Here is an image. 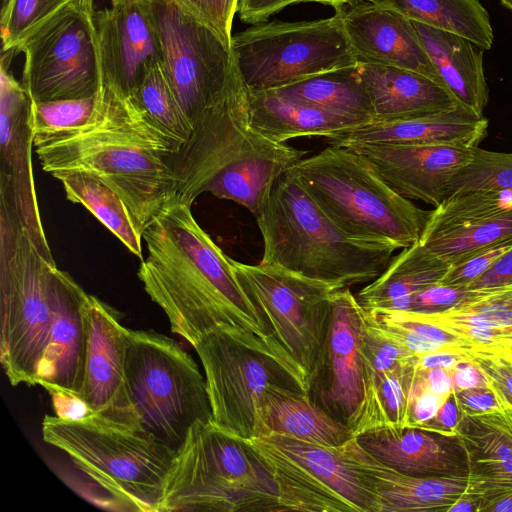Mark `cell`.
Masks as SVG:
<instances>
[{
    "mask_svg": "<svg viewBox=\"0 0 512 512\" xmlns=\"http://www.w3.org/2000/svg\"><path fill=\"white\" fill-rule=\"evenodd\" d=\"M497 399L512 406V348L479 349L467 355Z\"/></svg>",
    "mask_w": 512,
    "mask_h": 512,
    "instance_id": "obj_44",
    "label": "cell"
},
{
    "mask_svg": "<svg viewBox=\"0 0 512 512\" xmlns=\"http://www.w3.org/2000/svg\"><path fill=\"white\" fill-rule=\"evenodd\" d=\"M85 370L79 397L92 412L140 424L125 386V359L130 329L117 313L90 295ZM141 425V424H140Z\"/></svg>",
    "mask_w": 512,
    "mask_h": 512,
    "instance_id": "obj_21",
    "label": "cell"
},
{
    "mask_svg": "<svg viewBox=\"0 0 512 512\" xmlns=\"http://www.w3.org/2000/svg\"><path fill=\"white\" fill-rule=\"evenodd\" d=\"M66 198L84 206L121 243L140 260L143 232L122 198L99 179L83 173L73 172L57 177Z\"/></svg>",
    "mask_w": 512,
    "mask_h": 512,
    "instance_id": "obj_37",
    "label": "cell"
},
{
    "mask_svg": "<svg viewBox=\"0 0 512 512\" xmlns=\"http://www.w3.org/2000/svg\"><path fill=\"white\" fill-rule=\"evenodd\" d=\"M360 1H369V0H302V2H317L321 4H326L333 6L335 9L342 8L346 4H353Z\"/></svg>",
    "mask_w": 512,
    "mask_h": 512,
    "instance_id": "obj_59",
    "label": "cell"
},
{
    "mask_svg": "<svg viewBox=\"0 0 512 512\" xmlns=\"http://www.w3.org/2000/svg\"><path fill=\"white\" fill-rule=\"evenodd\" d=\"M355 438L374 459L406 475H468L466 451L456 434L405 427L375 430Z\"/></svg>",
    "mask_w": 512,
    "mask_h": 512,
    "instance_id": "obj_25",
    "label": "cell"
},
{
    "mask_svg": "<svg viewBox=\"0 0 512 512\" xmlns=\"http://www.w3.org/2000/svg\"><path fill=\"white\" fill-rule=\"evenodd\" d=\"M71 0H5L1 10L2 51L20 44Z\"/></svg>",
    "mask_w": 512,
    "mask_h": 512,
    "instance_id": "obj_43",
    "label": "cell"
},
{
    "mask_svg": "<svg viewBox=\"0 0 512 512\" xmlns=\"http://www.w3.org/2000/svg\"><path fill=\"white\" fill-rule=\"evenodd\" d=\"M48 393L52 399L55 416L59 418L78 419L92 413L86 403L77 395L61 391Z\"/></svg>",
    "mask_w": 512,
    "mask_h": 512,
    "instance_id": "obj_52",
    "label": "cell"
},
{
    "mask_svg": "<svg viewBox=\"0 0 512 512\" xmlns=\"http://www.w3.org/2000/svg\"><path fill=\"white\" fill-rule=\"evenodd\" d=\"M451 265L419 242L403 248L355 296L364 309H409L415 294L439 283Z\"/></svg>",
    "mask_w": 512,
    "mask_h": 512,
    "instance_id": "obj_32",
    "label": "cell"
},
{
    "mask_svg": "<svg viewBox=\"0 0 512 512\" xmlns=\"http://www.w3.org/2000/svg\"><path fill=\"white\" fill-rule=\"evenodd\" d=\"M194 349L204 370L212 421L242 439L254 437L256 405L269 385L308 393L305 378L291 361L247 330L220 325Z\"/></svg>",
    "mask_w": 512,
    "mask_h": 512,
    "instance_id": "obj_10",
    "label": "cell"
},
{
    "mask_svg": "<svg viewBox=\"0 0 512 512\" xmlns=\"http://www.w3.org/2000/svg\"><path fill=\"white\" fill-rule=\"evenodd\" d=\"M290 169L350 237L396 249L419 241L431 211L398 194L352 150L329 145Z\"/></svg>",
    "mask_w": 512,
    "mask_h": 512,
    "instance_id": "obj_6",
    "label": "cell"
},
{
    "mask_svg": "<svg viewBox=\"0 0 512 512\" xmlns=\"http://www.w3.org/2000/svg\"><path fill=\"white\" fill-rule=\"evenodd\" d=\"M125 386L141 426L177 451L198 421H211L205 376L173 339L154 331L130 330Z\"/></svg>",
    "mask_w": 512,
    "mask_h": 512,
    "instance_id": "obj_9",
    "label": "cell"
},
{
    "mask_svg": "<svg viewBox=\"0 0 512 512\" xmlns=\"http://www.w3.org/2000/svg\"><path fill=\"white\" fill-rule=\"evenodd\" d=\"M512 238V193L477 190L444 199L419 243L449 265Z\"/></svg>",
    "mask_w": 512,
    "mask_h": 512,
    "instance_id": "obj_19",
    "label": "cell"
},
{
    "mask_svg": "<svg viewBox=\"0 0 512 512\" xmlns=\"http://www.w3.org/2000/svg\"><path fill=\"white\" fill-rule=\"evenodd\" d=\"M306 154L253 127L246 89L212 104L194 120L190 136L172 158L175 187L171 200L192 207L216 175L239 161L263 157L291 167Z\"/></svg>",
    "mask_w": 512,
    "mask_h": 512,
    "instance_id": "obj_13",
    "label": "cell"
},
{
    "mask_svg": "<svg viewBox=\"0 0 512 512\" xmlns=\"http://www.w3.org/2000/svg\"><path fill=\"white\" fill-rule=\"evenodd\" d=\"M477 190L512 193V153L473 147L471 160L451 181L447 197Z\"/></svg>",
    "mask_w": 512,
    "mask_h": 512,
    "instance_id": "obj_42",
    "label": "cell"
},
{
    "mask_svg": "<svg viewBox=\"0 0 512 512\" xmlns=\"http://www.w3.org/2000/svg\"><path fill=\"white\" fill-rule=\"evenodd\" d=\"M100 89L137 99L147 74L162 63L161 42L142 0H111L95 10Z\"/></svg>",
    "mask_w": 512,
    "mask_h": 512,
    "instance_id": "obj_17",
    "label": "cell"
},
{
    "mask_svg": "<svg viewBox=\"0 0 512 512\" xmlns=\"http://www.w3.org/2000/svg\"><path fill=\"white\" fill-rule=\"evenodd\" d=\"M14 209L0 199V361L11 385H37L51 327L50 273Z\"/></svg>",
    "mask_w": 512,
    "mask_h": 512,
    "instance_id": "obj_7",
    "label": "cell"
},
{
    "mask_svg": "<svg viewBox=\"0 0 512 512\" xmlns=\"http://www.w3.org/2000/svg\"><path fill=\"white\" fill-rule=\"evenodd\" d=\"M271 91L284 98L342 116L359 126L375 120L372 101L359 74L358 63L320 73Z\"/></svg>",
    "mask_w": 512,
    "mask_h": 512,
    "instance_id": "obj_35",
    "label": "cell"
},
{
    "mask_svg": "<svg viewBox=\"0 0 512 512\" xmlns=\"http://www.w3.org/2000/svg\"><path fill=\"white\" fill-rule=\"evenodd\" d=\"M42 437L65 452L124 510L160 512L166 476L176 451L140 424L96 412L78 419L45 416Z\"/></svg>",
    "mask_w": 512,
    "mask_h": 512,
    "instance_id": "obj_4",
    "label": "cell"
},
{
    "mask_svg": "<svg viewBox=\"0 0 512 512\" xmlns=\"http://www.w3.org/2000/svg\"><path fill=\"white\" fill-rule=\"evenodd\" d=\"M358 70L372 101L374 121L423 116L461 105L448 90L420 73L362 63Z\"/></svg>",
    "mask_w": 512,
    "mask_h": 512,
    "instance_id": "obj_28",
    "label": "cell"
},
{
    "mask_svg": "<svg viewBox=\"0 0 512 512\" xmlns=\"http://www.w3.org/2000/svg\"><path fill=\"white\" fill-rule=\"evenodd\" d=\"M512 247V238L479 251L465 260L453 264L439 283L468 288Z\"/></svg>",
    "mask_w": 512,
    "mask_h": 512,
    "instance_id": "obj_46",
    "label": "cell"
},
{
    "mask_svg": "<svg viewBox=\"0 0 512 512\" xmlns=\"http://www.w3.org/2000/svg\"><path fill=\"white\" fill-rule=\"evenodd\" d=\"M487 128L488 120L483 115L458 105L450 110L423 116L373 121L331 136L327 138V143L332 146L390 143L478 147L487 134Z\"/></svg>",
    "mask_w": 512,
    "mask_h": 512,
    "instance_id": "obj_26",
    "label": "cell"
},
{
    "mask_svg": "<svg viewBox=\"0 0 512 512\" xmlns=\"http://www.w3.org/2000/svg\"><path fill=\"white\" fill-rule=\"evenodd\" d=\"M375 489L374 512H448L468 494V475L416 477L395 471L368 453Z\"/></svg>",
    "mask_w": 512,
    "mask_h": 512,
    "instance_id": "obj_31",
    "label": "cell"
},
{
    "mask_svg": "<svg viewBox=\"0 0 512 512\" xmlns=\"http://www.w3.org/2000/svg\"><path fill=\"white\" fill-rule=\"evenodd\" d=\"M470 292V289L467 288H458L436 283L415 294L411 300L409 310H444L467 299Z\"/></svg>",
    "mask_w": 512,
    "mask_h": 512,
    "instance_id": "obj_47",
    "label": "cell"
},
{
    "mask_svg": "<svg viewBox=\"0 0 512 512\" xmlns=\"http://www.w3.org/2000/svg\"><path fill=\"white\" fill-rule=\"evenodd\" d=\"M13 51L0 69V199L5 200L29 230L36 246L55 262L43 229L35 190L30 126V98L9 71Z\"/></svg>",
    "mask_w": 512,
    "mask_h": 512,
    "instance_id": "obj_18",
    "label": "cell"
},
{
    "mask_svg": "<svg viewBox=\"0 0 512 512\" xmlns=\"http://www.w3.org/2000/svg\"><path fill=\"white\" fill-rule=\"evenodd\" d=\"M361 156L401 196L437 207L451 181L471 160L473 147L451 144L353 143Z\"/></svg>",
    "mask_w": 512,
    "mask_h": 512,
    "instance_id": "obj_20",
    "label": "cell"
},
{
    "mask_svg": "<svg viewBox=\"0 0 512 512\" xmlns=\"http://www.w3.org/2000/svg\"><path fill=\"white\" fill-rule=\"evenodd\" d=\"M481 506V500L466 495L456 500L448 512H480Z\"/></svg>",
    "mask_w": 512,
    "mask_h": 512,
    "instance_id": "obj_58",
    "label": "cell"
},
{
    "mask_svg": "<svg viewBox=\"0 0 512 512\" xmlns=\"http://www.w3.org/2000/svg\"><path fill=\"white\" fill-rule=\"evenodd\" d=\"M417 360L363 378V394L349 425L356 437L380 429L410 426L411 391Z\"/></svg>",
    "mask_w": 512,
    "mask_h": 512,
    "instance_id": "obj_34",
    "label": "cell"
},
{
    "mask_svg": "<svg viewBox=\"0 0 512 512\" xmlns=\"http://www.w3.org/2000/svg\"><path fill=\"white\" fill-rule=\"evenodd\" d=\"M417 377L421 380L426 389L435 394L448 396L453 391V382L450 370L443 368H417Z\"/></svg>",
    "mask_w": 512,
    "mask_h": 512,
    "instance_id": "obj_55",
    "label": "cell"
},
{
    "mask_svg": "<svg viewBox=\"0 0 512 512\" xmlns=\"http://www.w3.org/2000/svg\"><path fill=\"white\" fill-rule=\"evenodd\" d=\"M480 512H512V490L483 503Z\"/></svg>",
    "mask_w": 512,
    "mask_h": 512,
    "instance_id": "obj_57",
    "label": "cell"
},
{
    "mask_svg": "<svg viewBox=\"0 0 512 512\" xmlns=\"http://www.w3.org/2000/svg\"><path fill=\"white\" fill-rule=\"evenodd\" d=\"M512 286V247L467 289L483 290Z\"/></svg>",
    "mask_w": 512,
    "mask_h": 512,
    "instance_id": "obj_49",
    "label": "cell"
},
{
    "mask_svg": "<svg viewBox=\"0 0 512 512\" xmlns=\"http://www.w3.org/2000/svg\"><path fill=\"white\" fill-rule=\"evenodd\" d=\"M158 33L162 68L191 125L207 107L246 90L231 47L173 0H142Z\"/></svg>",
    "mask_w": 512,
    "mask_h": 512,
    "instance_id": "obj_14",
    "label": "cell"
},
{
    "mask_svg": "<svg viewBox=\"0 0 512 512\" xmlns=\"http://www.w3.org/2000/svg\"><path fill=\"white\" fill-rule=\"evenodd\" d=\"M137 99L147 115L180 146L188 139L192 125L170 88L162 63L147 74Z\"/></svg>",
    "mask_w": 512,
    "mask_h": 512,
    "instance_id": "obj_41",
    "label": "cell"
},
{
    "mask_svg": "<svg viewBox=\"0 0 512 512\" xmlns=\"http://www.w3.org/2000/svg\"><path fill=\"white\" fill-rule=\"evenodd\" d=\"M231 263L271 339L308 388L328 330L333 294L341 288L276 265Z\"/></svg>",
    "mask_w": 512,
    "mask_h": 512,
    "instance_id": "obj_12",
    "label": "cell"
},
{
    "mask_svg": "<svg viewBox=\"0 0 512 512\" xmlns=\"http://www.w3.org/2000/svg\"><path fill=\"white\" fill-rule=\"evenodd\" d=\"M180 144L142 109L138 99L99 88L87 125L35 148L53 177L83 172L108 185L146 228L173 198L172 158Z\"/></svg>",
    "mask_w": 512,
    "mask_h": 512,
    "instance_id": "obj_2",
    "label": "cell"
},
{
    "mask_svg": "<svg viewBox=\"0 0 512 512\" xmlns=\"http://www.w3.org/2000/svg\"><path fill=\"white\" fill-rule=\"evenodd\" d=\"M364 308L349 287L338 289L326 337L308 383V395L349 427L363 394Z\"/></svg>",
    "mask_w": 512,
    "mask_h": 512,
    "instance_id": "obj_16",
    "label": "cell"
},
{
    "mask_svg": "<svg viewBox=\"0 0 512 512\" xmlns=\"http://www.w3.org/2000/svg\"><path fill=\"white\" fill-rule=\"evenodd\" d=\"M460 414L458 403L452 391L425 430L454 435Z\"/></svg>",
    "mask_w": 512,
    "mask_h": 512,
    "instance_id": "obj_53",
    "label": "cell"
},
{
    "mask_svg": "<svg viewBox=\"0 0 512 512\" xmlns=\"http://www.w3.org/2000/svg\"><path fill=\"white\" fill-rule=\"evenodd\" d=\"M275 485L279 512H374L368 453L356 438L324 446L282 435L247 439Z\"/></svg>",
    "mask_w": 512,
    "mask_h": 512,
    "instance_id": "obj_8",
    "label": "cell"
},
{
    "mask_svg": "<svg viewBox=\"0 0 512 512\" xmlns=\"http://www.w3.org/2000/svg\"><path fill=\"white\" fill-rule=\"evenodd\" d=\"M183 11L209 28L231 47L232 23L239 0H173Z\"/></svg>",
    "mask_w": 512,
    "mask_h": 512,
    "instance_id": "obj_45",
    "label": "cell"
},
{
    "mask_svg": "<svg viewBox=\"0 0 512 512\" xmlns=\"http://www.w3.org/2000/svg\"><path fill=\"white\" fill-rule=\"evenodd\" d=\"M95 107L96 95L79 99L30 100L34 147L84 127L91 120Z\"/></svg>",
    "mask_w": 512,
    "mask_h": 512,
    "instance_id": "obj_40",
    "label": "cell"
},
{
    "mask_svg": "<svg viewBox=\"0 0 512 512\" xmlns=\"http://www.w3.org/2000/svg\"><path fill=\"white\" fill-rule=\"evenodd\" d=\"M365 311L392 340L417 357L442 349L464 355L477 350L467 340L426 320L418 311L380 308Z\"/></svg>",
    "mask_w": 512,
    "mask_h": 512,
    "instance_id": "obj_38",
    "label": "cell"
},
{
    "mask_svg": "<svg viewBox=\"0 0 512 512\" xmlns=\"http://www.w3.org/2000/svg\"><path fill=\"white\" fill-rule=\"evenodd\" d=\"M94 0H71L16 52L25 56L22 85L30 100L89 98L100 88Z\"/></svg>",
    "mask_w": 512,
    "mask_h": 512,
    "instance_id": "obj_15",
    "label": "cell"
},
{
    "mask_svg": "<svg viewBox=\"0 0 512 512\" xmlns=\"http://www.w3.org/2000/svg\"><path fill=\"white\" fill-rule=\"evenodd\" d=\"M302 0H239L238 12L242 21L260 24L272 14Z\"/></svg>",
    "mask_w": 512,
    "mask_h": 512,
    "instance_id": "obj_50",
    "label": "cell"
},
{
    "mask_svg": "<svg viewBox=\"0 0 512 512\" xmlns=\"http://www.w3.org/2000/svg\"><path fill=\"white\" fill-rule=\"evenodd\" d=\"M448 396H441L426 389L416 373L411 391L409 427L425 429Z\"/></svg>",
    "mask_w": 512,
    "mask_h": 512,
    "instance_id": "obj_48",
    "label": "cell"
},
{
    "mask_svg": "<svg viewBox=\"0 0 512 512\" xmlns=\"http://www.w3.org/2000/svg\"><path fill=\"white\" fill-rule=\"evenodd\" d=\"M231 49L250 92L357 65L340 8L325 19L254 25L232 36Z\"/></svg>",
    "mask_w": 512,
    "mask_h": 512,
    "instance_id": "obj_11",
    "label": "cell"
},
{
    "mask_svg": "<svg viewBox=\"0 0 512 512\" xmlns=\"http://www.w3.org/2000/svg\"><path fill=\"white\" fill-rule=\"evenodd\" d=\"M470 291L453 307L419 313L476 349L512 348V286Z\"/></svg>",
    "mask_w": 512,
    "mask_h": 512,
    "instance_id": "obj_30",
    "label": "cell"
},
{
    "mask_svg": "<svg viewBox=\"0 0 512 512\" xmlns=\"http://www.w3.org/2000/svg\"><path fill=\"white\" fill-rule=\"evenodd\" d=\"M282 435L324 446H340L355 438L350 428L319 407L308 395L269 385L256 405L254 437Z\"/></svg>",
    "mask_w": 512,
    "mask_h": 512,
    "instance_id": "obj_27",
    "label": "cell"
},
{
    "mask_svg": "<svg viewBox=\"0 0 512 512\" xmlns=\"http://www.w3.org/2000/svg\"><path fill=\"white\" fill-rule=\"evenodd\" d=\"M51 327L37 385L79 396L85 370L90 295L57 266L50 273Z\"/></svg>",
    "mask_w": 512,
    "mask_h": 512,
    "instance_id": "obj_22",
    "label": "cell"
},
{
    "mask_svg": "<svg viewBox=\"0 0 512 512\" xmlns=\"http://www.w3.org/2000/svg\"><path fill=\"white\" fill-rule=\"evenodd\" d=\"M256 221L263 239L260 264L276 265L339 288L373 281L397 250L344 233L290 168L276 180Z\"/></svg>",
    "mask_w": 512,
    "mask_h": 512,
    "instance_id": "obj_3",
    "label": "cell"
},
{
    "mask_svg": "<svg viewBox=\"0 0 512 512\" xmlns=\"http://www.w3.org/2000/svg\"><path fill=\"white\" fill-rule=\"evenodd\" d=\"M143 240L147 256L137 275L174 334L194 347L210 330L229 325L277 347L239 284L231 258L200 227L191 206L170 200Z\"/></svg>",
    "mask_w": 512,
    "mask_h": 512,
    "instance_id": "obj_1",
    "label": "cell"
},
{
    "mask_svg": "<svg viewBox=\"0 0 512 512\" xmlns=\"http://www.w3.org/2000/svg\"><path fill=\"white\" fill-rule=\"evenodd\" d=\"M249 104L253 127L275 142L286 143L289 139L306 136L327 139L359 126L352 120L284 98L271 90L249 91Z\"/></svg>",
    "mask_w": 512,
    "mask_h": 512,
    "instance_id": "obj_33",
    "label": "cell"
},
{
    "mask_svg": "<svg viewBox=\"0 0 512 512\" xmlns=\"http://www.w3.org/2000/svg\"><path fill=\"white\" fill-rule=\"evenodd\" d=\"M466 360H468L467 355H464L454 350L442 349L418 357L417 368H443L450 370L453 367H455L458 363Z\"/></svg>",
    "mask_w": 512,
    "mask_h": 512,
    "instance_id": "obj_56",
    "label": "cell"
},
{
    "mask_svg": "<svg viewBox=\"0 0 512 512\" xmlns=\"http://www.w3.org/2000/svg\"><path fill=\"white\" fill-rule=\"evenodd\" d=\"M497 400L492 410L460 412L455 428L468 459V494L482 505L512 490V406Z\"/></svg>",
    "mask_w": 512,
    "mask_h": 512,
    "instance_id": "obj_24",
    "label": "cell"
},
{
    "mask_svg": "<svg viewBox=\"0 0 512 512\" xmlns=\"http://www.w3.org/2000/svg\"><path fill=\"white\" fill-rule=\"evenodd\" d=\"M288 168L289 165L278 160L248 158L221 171L207 185L205 192L236 202L257 217L276 180Z\"/></svg>",
    "mask_w": 512,
    "mask_h": 512,
    "instance_id": "obj_39",
    "label": "cell"
},
{
    "mask_svg": "<svg viewBox=\"0 0 512 512\" xmlns=\"http://www.w3.org/2000/svg\"><path fill=\"white\" fill-rule=\"evenodd\" d=\"M453 391L470 388L487 387L482 372L470 361H462L450 369Z\"/></svg>",
    "mask_w": 512,
    "mask_h": 512,
    "instance_id": "obj_54",
    "label": "cell"
},
{
    "mask_svg": "<svg viewBox=\"0 0 512 512\" xmlns=\"http://www.w3.org/2000/svg\"><path fill=\"white\" fill-rule=\"evenodd\" d=\"M440 81L462 106L483 115L488 85L483 49L458 34L413 22Z\"/></svg>",
    "mask_w": 512,
    "mask_h": 512,
    "instance_id": "obj_29",
    "label": "cell"
},
{
    "mask_svg": "<svg viewBox=\"0 0 512 512\" xmlns=\"http://www.w3.org/2000/svg\"><path fill=\"white\" fill-rule=\"evenodd\" d=\"M501 3L510 11H512V0H501Z\"/></svg>",
    "mask_w": 512,
    "mask_h": 512,
    "instance_id": "obj_60",
    "label": "cell"
},
{
    "mask_svg": "<svg viewBox=\"0 0 512 512\" xmlns=\"http://www.w3.org/2000/svg\"><path fill=\"white\" fill-rule=\"evenodd\" d=\"M453 393L460 412L477 413L499 407L494 392L488 386L453 391Z\"/></svg>",
    "mask_w": 512,
    "mask_h": 512,
    "instance_id": "obj_51",
    "label": "cell"
},
{
    "mask_svg": "<svg viewBox=\"0 0 512 512\" xmlns=\"http://www.w3.org/2000/svg\"><path fill=\"white\" fill-rule=\"evenodd\" d=\"M404 15L412 22L463 36L483 50L494 35L489 15L479 0H369Z\"/></svg>",
    "mask_w": 512,
    "mask_h": 512,
    "instance_id": "obj_36",
    "label": "cell"
},
{
    "mask_svg": "<svg viewBox=\"0 0 512 512\" xmlns=\"http://www.w3.org/2000/svg\"><path fill=\"white\" fill-rule=\"evenodd\" d=\"M340 9L357 63L414 71L443 87L411 20L371 1Z\"/></svg>",
    "mask_w": 512,
    "mask_h": 512,
    "instance_id": "obj_23",
    "label": "cell"
},
{
    "mask_svg": "<svg viewBox=\"0 0 512 512\" xmlns=\"http://www.w3.org/2000/svg\"><path fill=\"white\" fill-rule=\"evenodd\" d=\"M279 512L269 472L245 439L198 421L176 451L160 512Z\"/></svg>",
    "mask_w": 512,
    "mask_h": 512,
    "instance_id": "obj_5",
    "label": "cell"
}]
</instances>
